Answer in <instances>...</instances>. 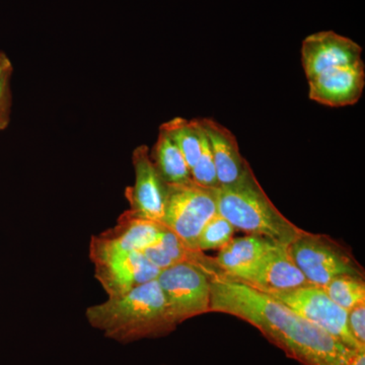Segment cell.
Returning <instances> with one entry per match:
<instances>
[{"label": "cell", "mask_w": 365, "mask_h": 365, "mask_svg": "<svg viewBox=\"0 0 365 365\" xmlns=\"http://www.w3.org/2000/svg\"><path fill=\"white\" fill-rule=\"evenodd\" d=\"M210 313L244 319L302 365H344L359 350L346 347L270 294L225 275L210 277Z\"/></svg>", "instance_id": "obj_1"}, {"label": "cell", "mask_w": 365, "mask_h": 365, "mask_svg": "<svg viewBox=\"0 0 365 365\" xmlns=\"http://www.w3.org/2000/svg\"><path fill=\"white\" fill-rule=\"evenodd\" d=\"M86 318L105 337L121 344L163 337L178 327L157 279L88 307Z\"/></svg>", "instance_id": "obj_2"}, {"label": "cell", "mask_w": 365, "mask_h": 365, "mask_svg": "<svg viewBox=\"0 0 365 365\" xmlns=\"http://www.w3.org/2000/svg\"><path fill=\"white\" fill-rule=\"evenodd\" d=\"M216 192L218 215L235 230L287 247L304 232L276 208L254 173L239 184Z\"/></svg>", "instance_id": "obj_3"}, {"label": "cell", "mask_w": 365, "mask_h": 365, "mask_svg": "<svg viewBox=\"0 0 365 365\" xmlns=\"http://www.w3.org/2000/svg\"><path fill=\"white\" fill-rule=\"evenodd\" d=\"M290 256L312 285L324 287L338 276L365 278L351 250L330 235L302 232L288 246Z\"/></svg>", "instance_id": "obj_4"}, {"label": "cell", "mask_w": 365, "mask_h": 365, "mask_svg": "<svg viewBox=\"0 0 365 365\" xmlns=\"http://www.w3.org/2000/svg\"><path fill=\"white\" fill-rule=\"evenodd\" d=\"M216 191L217 189L199 186L193 180L167 185L163 225L190 248L199 250L197 241L201 230L218 213Z\"/></svg>", "instance_id": "obj_5"}, {"label": "cell", "mask_w": 365, "mask_h": 365, "mask_svg": "<svg viewBox=\"0 0 365 365\" xmlns=\"http://www.w3.org/2000/svg\"><path fill=\"white\" fill-rule=\"evenodd\" d=\"M157 280L178 326L210 313V277L202 269L180 263L160 270Z\"/></svg>", "instance_id": "obj_6"}, {"label": "cell", "mask_w": 365, "mask_h": 365, "mask_svg": "<svg viewBox=\"0 0 365 365\" xmlns=\"http://www.w3.org/2000/svg\"><path fill=\"white\" fill-rule=\"evenodd\" d=\"M290 309L325 331L346 347L362 350L348 329V312L336 304L326 294L325 289L316 285L297 288L290 292L270 294Z\"/></svg>", "instance_id": "obj_7"}, {"label": "cell", "mask_w": 365, "mask_h": 365, "mask_svg": "<svg viewBox=\"0 0 365 365\" xmlns=\"http://www.w3.org/2000/svg\"><path fill=\"white\" fill-rule=\"evenodd\" d=\"M163 228V223L140 217L128 209L119 216L115 227L91 237V261L95 264L116 255L143 253L157 242Z\"/></svg>", "instance_id": "obj_8"}, {"label": "cell", "mask_w": 365, "mask_h": 365, "mask_svg": "<svg viewBox=\"0 0 365 365\" xmlns=\"http://www.w3.org/2000/svg\"><path fill=\"white\" fill-rule=\"evenodd\" d=\"M132 165L135 182L125 190V197L130 205L129 210L140 217L162 223L167 184L158 174L148 146H137L132 153Z\"/></svg>", "instance_id": "obj_9"}, {"label": "cell", "mask_w": 365, "mask_h": 365, "mask_svg": "<svg viewBox=\"0 0 365 365\" xmlns=\"http://www.w3.org/2000/svg\"><path fill=\"white\" fill-rule=\"evenodd\" d=\"M361 61L362 48L333 31L313 34L302 42V63L307 81L322 72L355 66Z\"/></svg>", "instance_id": "obj_10"}, {"label": "cell", "mask_w": 365, "mask_h": 365, "mask_svg": "<svg viewBox=\"0 0 365 365\" xmlns=\"http://www.w3.org/2000/svg\"><path fill=\"white\" fill-rule=\"evenodd\" d=\"M93 266L96 279L108 297L127 294L144 283L157 279L160 272L140 252L116 255L97 262Z\"/></svg>", "instance_id": "obj_11"}, {"label": "cell", "mask_w": 365, "mask_h": 365, "mask_svg": "<svg viewBox=\"0 0 365 365\" xmlns=\"http://www.w3.org/2000/svg\"><path fill=\"white\" fill-rule=\"evenodd\" d=\"M307 81L309 97L319 104L333 108L355 105L364 90V63L330 69Z\"/></svg>", "instance_id": "obj_12"}, {"label": "cell", "mask_w": 365, "mask_h": 365, "mask_svg": "<svg viewBox=\"0 0 365 365\" xmlns=\"http://www.w3.org/2000/svg\"><path fill=\"white\" fill-rule=\"evenodd\" d=\"M199 122L210 143L220 188L235 186L253 174L232 131L209 118L199 119Z\"/></svg>", "instance_id": "obj_13"}, {"label": "cell", "mask_w": 365, "mask_h": 365, "mask_svg": "<svg viewBox=\"0 0 365 365\" xmlns=\"http://www.w3.org/2000/svg\"><path fill=\"white\" fill-rule=\"evenodd\" d=\"M242 282L268 294L312 285L295 265L287 246H276L268 252L251 275Z\"/></svg>", "instance_id": "obj_14"}, {"label": "cell", "mask_w": 365, "mask_h": 365, "mask_svg": "<svg viewBox=\"0 0 365 365\" xmlns=\"http://www.w3.org/2000/svg\"><path fill=\"white\" fill-rule=\"evenodd\" d=\"M280 245L260 235H248L232 237L225 247L218 250L215 262L227 277L244 281L268 252Z\"/></svg>", "instance_id": "obj_15"}, {"label": "cell", "mask_w": 365, "mask_h": 365, "mask_svg": "<svg viewBox=\"0 0 365 365\" xmlns=\"http://www.w3.org/2000/svg\"><path fill=\"white\" fill-rule=\"evenodd\" d=\"M143 254L160 270L180 263H190L202 269L209 277L223 274L215 258L199 250L190 248L186 242L165 225L157 242L146 249Z\"/></svg>", "instance_id": "obj_16"}, {"label": "cell", "mask_w": 365, "mask_h": 365, "mask_svg": "<svg viewBox=\"0 0 365 365\" xmlns=\"http://www.w3.org/2000/svg\"><path fill=\"white\" fill-rule=\"evenodd\" d=\"M158 174L167 185L184 184L192 181L191 169L182 151L163 128L150 153Z\"/></svg>", "instance_id": "obj_17"}, {"label": "cell", "mask_w": 365, "mask_h": 365, "mask_svg": "<svg viewBox=\"0 0 365 365\" xmlns=\"http://www.w3.org/2000/svg\"><path fill=\"white\" fill-rule=\"evenodd\" d=\"M160 128L167 132L186 158L190 169L194 167L202 148V127L199 120L175 118L163 123Z\"/></svg>", "instance_id": "obj_18"}, {"label": "cell", "mask_w": 365, "mask_h": 365, "mask_svg": "<svg viewBox=\"0 0 365 365\" xmlns=\"http://www.w3.org/2000/svg\"><path fill=\"white\" fill-rule=\"evenodd\" d=\"M323 288L329 297L346 312L365 302V278L338 276Z\"/></svg>", "instance_id": "obj_19"}, {"label": "cell", "mask_w": 365, "mask_h": 365, "mask_svg": "<svg viewBox=\"0 0 365 365\" xmlns=\"http://www.w3.org/2000/svg\"><path fill=\"white\" fill-rule=\"evenodd\" d=\"M235 228L223 216L216 215L201 230L197 246L201 252L220 250L232 241Z\"/></svg>", "instance_id": "obj_20"}, {"label": "cell", "mask_w": 365, "mask_h": 365, "mask_svg": "<svg viewBox=\"0 0 365 365\" xmlns=\"http://www.w3.org/2000/svg\"><path fill=\"white\" fill-rule=\"evenodd\" d=\"M191 177L193 182H196L199 186L205 187V188L209 189L220 188V182H218L217 174H216L212 151H211L210 143H209L207 136H206L204 130L202 134V148H201V153L199 155L198 160H197L195 165L191 169Z\"/></svg>", "instance_id": "obj_21"}, {"label": "cell", "mask_w": 365, "mask_h": 365, "mask_svg": "<svg viewBox=\"0 0 365 365\" xmlns=\"http://www.w3.org/2000/svg\"><path fill=\"white\" fill-rule=\"evenodd\" d=\"M14 66L6 53L0 52V131L4 130L11 122V76Z\"/></svg>", "instance_id": "obj_22"}, {"label": "cell", "mask_w": 365, "mask_h": 365, "mask_svg": "<svg viewBox=\"0 0 365 365\" xmlns=\"http://www.w3.org/2000/svg\"><path fill=\"white\" fill-rule=\"evenodd\" d=\"M348 329L360 347L365 348V302L348 312Z\"/></svg>", "instance_id": "obj_23"}, {"label": "cell", "mask_w": 365, "mask_h": 365, "mask_svg": "<svg viewBox=\"0 0 365 365\" xmlns=\"http://www.w3.org/2000/svg\"><path fill=\"white\" fill-rule=\"evenodd\" d=\"M344 365H365V349L359 350Z\"/></svg>", "instance_id": "obj_24"}]
</instances>
